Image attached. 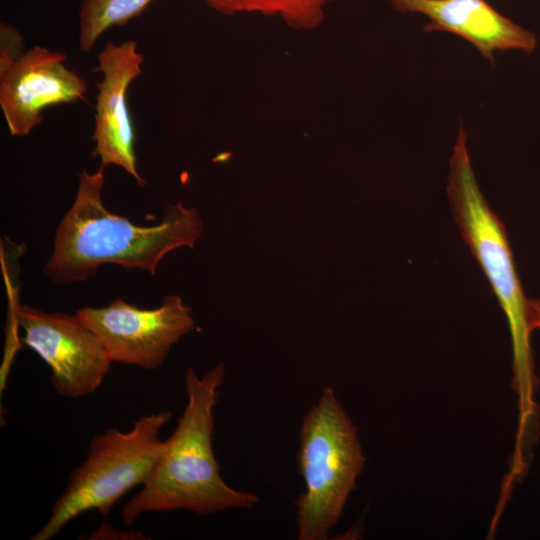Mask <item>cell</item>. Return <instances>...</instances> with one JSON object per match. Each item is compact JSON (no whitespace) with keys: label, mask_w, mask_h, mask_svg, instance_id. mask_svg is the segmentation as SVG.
<instances>
[{"label":"cell","mask_w":540,"mask_h":540,"mask_svg":"<svg viewBox=\"0 0 540 540\" xmlns=\"http://www.w3.org/2000/svg\"><path fill=\"white\" fill-rule=\"evenodd\" d=\"M171 412L140 417L127 432L108 428L95 435L87 457L72 470L43 527L30 540H49L80 514L94 509L107 516L130 489L143 485L163 449L160 431Z\"/></svg>","instance_id":"obj_5"},{"label":"cell","mask_w":540,"mask_h":540,"mask_svg":"<svg viewBox=\"0 0 540 540\" xmlns=\"http://www.w3.org/2000/svg\"><path fill=\"white\" fill-rule=\"evenodd\" d=\"M152 0H83L79 19V43L88 53L99 37L114 25H123L139 15Z\"/></svg>","instance_id":"obj_12"},{"label":"cell","mask_w":540,"mask_h":540,"mask_svg":"<svg viewBox=\"0 0 540 540\" xmlns=\"http://www.w3.org/2000/svg\"><path fill=\"white\" fill-rule=\"evenodd\" d=\"M1 53H0V71L7 68L11 63L17 60L25 51L23 50L22 36L18 30L11 25L1 23Z\"/></svg>","instance_id":"obj_13"},{"label":"cell","mask_w":540,"mask_h":540,"mask_svg":"<svg viewBox=\"0 0 540 540\" xmlns=\"http://www.w3.org/2000/svg\"><path fill=\"white\" fill-rule=\"evenodd\" d=\"M137 46L134 40L120 44L108 41L97 56L96 70L103 76L96 85L92 157L99 158L103 166L124 169L142 186L145 180L137 170L134 129L127 106L128 88L142 73L143 55Z\"/></svg>","instance_id":"obj_9"},{"label":"cell","mask_w":540,"mask_h":540,"mask_svg":"<svg viewBox=\"0 0 540 540\" xmlns=\"http://www.w3.org/2000/svg\"><path fill=\"white\" fill-rule=\"evenodd\" d=\"M66 60L63 52L33 46L0 71V106L13 136H26L38 126L44 108L84 96L87 82Z\"/></svg>","instance_id":"obj_8"},{"label":"cell","mask_w":540,"mask_h":540,"mask_svg":"<svg viewBox=\"0 0 540 540\" xmlns=\"http://www.w3.org/2000/svg\"><path fill=\"white\" fill-rule=\"evenodd\" d=\"M447 195L460 233L476 258L503 310L510 330L513 354V387L521 415H532L539 384L531 348L528 299L516 270L505 226L486 202L477 183L460 127L449 160Z\"/></svg>","instance_id":"obj_3"},{"label":"cell","mask_w":540,"mask_h":540,"mask_svg":"<svg viewBox=\"0 0 540 540\" xmlns=\"http://www.w3.org/2000/svg\"><path fill=\"white\" fill-rule=\"evenodd\" d=\"M528 314L532 331L540 330V298L528 299Z\"/></svg>","instance_id":"obj_15"},{"label":"cell","mask_w":540,"mask_h":540,"mask_svg":"<svg viewBox=\"0 0 540 540\" xmlns=\"http://www.w3.org/2000/svg\"><path fill=\"white\" fill-rule=\"evenodd\" d=\"M331 0H204L224 15L260 13L279 16L290 28L312 30L325 18V8Z\"/></svg>","instance_id":"obj_11"},{"label":"cell","mask_w":540,"mask_h":540,"mask_svg":"<svg viewBox=\"0 0 540 540\" xmlns=\"http://www.w3.org/2000/svg\"><path fill=\"white\" fill-rule=\"evenodd\" d=\"M15 318L24 331L23 343L49 366L58 394L79 398L101 386L112 361L97 336L76 315L19 304Z\"/></svg>","instance_id":"obj_7"},{"label":"cell","mask_w":540,"mask_h":540,"mask_svg":"<svg viewBox=\"0 0 540 540\" xmlns=\"http://www.w3.org/2000/svg\"><path fill=\"white\" fill-rule=\"evenodd\" d=\"M76 317L92 331L112 362L159 368L170 349L194 328L192 309L179 295H166L154 309L116 298L101 308L83 307Z\"/></svg>","instance_id":"obj_6"},{"label":"cell","mask_w":540,"mask_h":540,"mask_svg":"<svg viewBox=\"0 0 540 540\" xmlns=\"http://www.w3.org/2000/svg\"><path fill=\"white\" fill-rule=\"evenodd\" d=\"M400 13L420 14L427 19L426 32L443 31L461 37L489 62L498 52H532L534 33L494 9L486 0H389Z\"/></svg>","instance_id":"obj_10"},{"label":"cell","mask_w":540,"mask_h":540,"mask_svg":"<svg viewBox=\"0 0 540 540\" xmlns=\"http://www.w3.org/2000/svg\"><path fill=\"white\" fill-rule=\"evenodd\" d=\"M90 539H147L138 531L132 529L120 530L111 524L103 522L101 526L91 535Z\"/></svg>","instance_id":"obj_14"},{"label":"cell","mask_w":540,"mask_h":540,"mask_svg":"<svg viewBox=\"0 0 540 540\" xmlns=\"http://www.w3.org/2000/svg\"><path fill=\"white\" fill-rule=\"evenodd\" d=\"M299 443L306 490L295 503L298 539L326 540L366 462L357 429L331 387L303 417Z\"/></svg>","instance_id":"obj_4"},{"label":"cell","mask_w":540,"mask_h":540,"mask_svg":"<svg viewBox=\"0 0 540 540\" xmlns=\"http://www.w3.org/2000/svg\"><path fill=\"white\" fill-rule=\"evenodd\" d=\"M105 166L79 175L76 197L61 219L53 251L43 273L68 285L93 278L103 264L140 269L155 275L160 261L179 247L193 248L204 226L198 211L178 202L168 205L162 221L139 226L110 212L103 203Z\"/></svg>","instance_id":"obj_1"},{"label":"cell","mask_w":540,"mask_h":540,"mask_svg":"<svg viewBox=\"0 0 540 540\" xmlns=\"http://www.w3.org/2000/svg\"><path fill=\"white\" fill-rule=\"evenodd\" d=\"M224 375L223 362L202 376L187 368V405L141 490L123 506L121 519L126 526L148 512L185 510L206 515L252 508L259 502L256 494L234 489L223 480L213 452V410Z\"/></svg>","instance_id":"obj_2"}]
</instances>
